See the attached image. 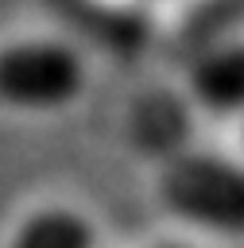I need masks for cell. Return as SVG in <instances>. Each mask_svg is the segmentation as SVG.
I'll return each instance as SVG.
<instances>
[{"label":"cell","instance_id":"obj_1","mask_svg":"<svg viewBox=\"0 0 244 248\" xmlns=\"http://www.w3.org/2000/svg\"><path fill=\"white\" fill-rule=\"evenodd\" d=\"M159 209L201 240H244V159L217 147H182L159 159Z\"/></svg>","mask_w":244,"mask_h":248},{"label":"cell","instance_id":"obj_2","mask_svg":"<svg viewBox=\"0 0 244 248\" xmlns=\"http://www.w3.org/2000/svg\"><path fill=\"white\" fill-rule=\"evenodd\" d=\"M89 89L85 54L50 31L8 35L0 43V108L12 116H58Z\"/></svg>","mask_w":244,"mask_h":248},{"label":"cell","instance_id":"obj_3","mask_svg":"<svg viewBox=\"0 0 244 248\" xmlns=\"http://www.w3.org/2000/svg\"><path fill=\"white\" fill-rule=\"evenodd\" d=\"M182 93L198 116L236 128L244 120V35L205 43L186 66Z\"/></svg>","mask_w":244,"mask_h":248},{"label":"cell","instance_id":"obj_4","mask_svg":"<svg viewBox=\"0 0 244 248\" xmlns=\"http://www.w3.org/2000/svg\"><path fill=\"white\" fill-rule=\"evenodd\" d=\"M4 248H101V232L81 205L50 198L35 202L8 225Z\"/></svg>","mask_w":244,"mask_h":248},{"label":"cell","instance_id":"obj_5","mask_svg":"<svg viewBox=\"0 0 244 248\" xmlns=\"http://www.w3.org/2000/svg\"><path fill=\"white\" fill-rule=\"evenodd\" d=\"M143 248H201V244L190 240V236H159V240H151V244H143Z\"/></svg>","mask_w":244,"mask_h":248},{"label":"cell","instance_id":"obj_6","mask_svg":"<svg viewBox=\"0 0 244 248\" xmlns=\"http://www.w3.org/2000/svg\"><path fill=\"white\" fill-rule=\"evenodd\" d=\"M236 155H240V159H244V120H240V124H236Z\"/></svg>","mask_w":244,"mask_h":248}]
</instances>
